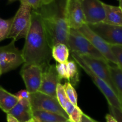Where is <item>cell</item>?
<instances>
[{"mask_svg":"<svg viewBox=\"0 0 122 122\" xmlns=\"http://www.w3.org/2000/svg\"><path fill=\"white\" fill-rule=\"evenodd\" d=\"M51 1V0H47V1H46V2H49V1Z\"/></svg>","mask_w":122,"mask_h":122,"instance_id":"obj_39","label":"cell"},{"mask_svg":"<svg viewBox=\"0 0 122 122\" xmlns=\"http://www.w3.org/2000/svg\"><path fill=\"white\" fill-rule=\"evenodd\" d=\"M67 19L70 29L77 30L86 23L81 0H69Z\"/></svg>","mask_w":122,"mask_h":122,"instance_id":"obj_15","label":"cell"},{"mask_svg":"<svg viewBox=\"0 0 122 122\" xmlns=\"http://www.w3.org/2000/svg\"><path fill=\"white\" fill-rule=\"evenodd\" d=\"M57 72L61 80L66 79L68 80V72L66 62V63H58L56 65Z\"/></svg>","mask_w":122,"mask_h":122,"instance_id":"obj_25","label":"cell"},{"mask_svg":"<svg viewBox=\"0 0 122 122\" xmlns=\"http://www.w3.org/2000/svg\"><path fill=\"white\" fill-rule=\"evenodd\" d=\"M2 75V73H1V70H0V77H1V75Z\"/></svg>","mask_w":122,"mask_h":122,"instance_id":"obj_37","label":"cell"},{"mask_svg":"<svg viewBox=\"0 0 122 122\" xmlns=\"http://www.w3.org/2000/svg\"><path fill=\"white\" fill-rule=\"evenodd\" d=\"M20 1L26 2L32 7V10H37L46 3L47 0H21Z\"/></svg>","mask_w":122,"mask_h":122,"instance_id":"obj_28","label":"cell"},{"mask_svg":"<svg viewBox=\"0 0 122 122\" xmlns=\"http://www.w3.org/2000/svg\"><path fill=\"white\" fill-rule=\"evenodd\" d=\"M85 23L87 25L103 22L106 12L100 0H81Z\"/></svg>","mask_w":122,"mask_h":122,"instance_id":"obj_12","label":"cell"},{"mask_svg":"<svg viewBox=\"0 0 122 122\" xmlns=\"http://www.w3.org/2000/svg\"><path fill=\"white\" fill-rule=\"evenodd\" d=\"M71 122L69 120H67V121H65V122Z\"/></svg>","mask_w":122,"mask_h":122,"instance_id":"obj_36","label":"cell"},{"mask_svg":"<svg viewBox=\"0 0 122 122\" xmlns=\"http://www.w3.org/2000/svg\"><path fill=\"white\" fill-rule=\"evenodd\" d=\"M7 122H19L15 117L9 113H7Z\"/></svg>","mask_w":122,"mask_h":122,"instance_id":"obj_31","label":"cell"},{"mask_svg":"<svg viewBox=\"0 0 122 122\" xmlns=\"http://www.w3.org/2000/svg\"><path fill=\"white\" fill-rule=\"evenodd\" d=\"M19 101L15 94L10 93L0 86V109L8 113Z\"/></svg>","mask_w":122,"mask_h":122,"instance_id":"obj_18","label":"cell"},{"mask_svg":"<svg viewBox=\"0 0 122 122\" xmlns=\"http://www.w3.org/2000/svg\"><path fill=\"white\" fill-rule=\"evenodd\" d=\"M106 17L103 23L122 26V10L120 6H114L104 3Z\"/></svg>","mask_w":122,"mask_h":122,"instance_id":"obj_17","label":"cell"},{"mask_svg":"<svg viewBox=\"0 0 122 122\" xmlns=\"http://www.w3.org/2000/svg\"><path fill=\"white\" fill-rule=\"evenodd\" d=\"M110 71L117 95L122 105V69L119 66L110 64Z\"/></svg>","mask_w":122,"mask_h":122,"instance_id":"obj_21","label":"cell"},{"mask_svg":"<svg viewBox=\"0 0 122 122\" xmlns=\"http://www.w3.org/2000/svg\"><path fill=\"white\" fill-rule=\"evenodd\" d=\"M32 8L24 1H20V6L13 17L10 32L8 38L17 41L25 38L31 25Z\"/></svg>","mask_w":122,"mask_h":122,"instance_id":"obj_3","label":"cell"},{"mask_svg":"<svg viewBox=\"0 0 122 122\" xmlns=\"http://www.w3.org/2000/svg\"><path fill=\"white\" fill-rule=\"evenodd\" d=\"M110 114H112L118 122H122V109L117 108L111 105H108Z\"/></svg>","mask_w":122,"mask_h":122,"instance_id":"obj_27","label":"cell"},{"mask_svg":"<svg viewBox=\"0 0 122 122\" xmlns=\"http://www.w3.org/2000/svg\"><path fill=\"white\" fill-rule=\"evenodd\" d=\"M61 79L55 65H49L43 69L42 81L39 92L57 98L56 91Z\"/></svg>","mask_w":122,"mask_h":122,"instance_id":"obj_13","label":"cell"},{"mask_svg":"<svg viewBox=\"0 0 122 122\" xmlns=\"http://www.w3.org/2000/svg\"><path fill=\"white\" fill-rule=\"evenodd\" d=\"M81 122H94V120L91 117L88 116L86 114L83 113V115H82Z\"/></svg>","mask_w":122,"mask_h":122,"instance_id":"obj_30","label":"cell"},{"mask_svg":"<svg viewBox=\"0 0 122 122\" xmlns=\"http://www.w3.org/2000/svg\"><path fill=\"white\" fill-rule=\"evenodd\" d=\"M119 6H120V7L122 10V0H119Z\"/></svg>","mask_w":122,"mask_h":122,"instance_id":"obj_33","label":"cell"},{"mask_svg":"<svg viewBox=\"0 0 122 122\" xmlns=\"http://www.w3.org/2000/svg\"><path fill=\"white\" fill-rule=\"evenodd\" d=\"M30 102L32 111H48L61 115L69 119V116L58 102L57 98L38 91L30 93Z\"/></svg>","mask_w":122,"mask_h":122,"instance_id":"obj_6","label":"cell"},{"mask_svg":"<svg viewBox=\"0 0 122 122\" xmlns=\"http://www.w3.org/2000/svg\"><path fill=\"white\" fill-rule=\"evenodd\" d=\"M67 46L70 52L75 53L81 56H86L106 60L92 43L76 29H70Z\"/></svg>","mask_w":122,"mask_h":122,"instance_id":"obj_4","label":"cell"},{"mask_svg":"<svg viewBox=\"0 0 122 122\" xmlns=\"http://www.w3.org/2000/svg\"><path fill=\"white\" fill-rule=\"evenodd\" d=\"M70 50L67 45L57 43L52 47V56L58 63H66L68 61Z\"/></svg>","mask_w":122,"mask_h":122,"instance_id":"obj_20","label":"cell"},{"mask_svg":"<svg viewBox=\"0 0 122 122\" xmlns=\"http://www.w3.org/2000/svg\"><path fill=\"white\" fill-rule=\"evenodd\" d=\"M71 54L76 63L79 65L86 72V74L92 79L93 82L95 84L98 88L104 95L106 99L108 101V105H111V106L117 108L122 109V103L119 97L114 92V91L111 88L110 86L107 83L105 82L104 80H102L97 75H95L93 72L88 67V66L83 62V60L80 57L79 55L73 52H71Z\"/></svg>","mask_w":122,"mask_h":122,"instance_id":"obj_5","label":"cell"},{"mask_svg":"<svg viewBox=\"0 0 122 122\" xmlns=\"http://www.w3.org/2000/svg\"><path fill=\"white\" fill-rule=\"evenodd\" d=\"M24 63L40 66L43 69L50 64L52 47L43 21L37 11L32 10L31 25L21 50Z\"/></svg>","mask_w":122,"mask_h":122,"instance_id":"obj_1","label":"cell"},{"mask_svg":"<svg viewBox=\"0 0 122 122\" xmlns=\"http://www.w3.org/2000/svg\"><path fill=\"white\" fill-rule=\"evenodd\" d=\"M69 0H51L35 10L40 14L50 44L57 43L67 45L70 27L67 19Z\"/></svg>","mask_w":122,"mask_h":122,"instance_id":"obj_2","label":"cell"},{"mask_svg":"<svg viewBox=\"0 0 122 122\" xmlns=\"http://www.w3.org/2000/svg\"><path fill=\"white\" fill-rule=\"evenodd\" d=\"M106 120L107 122H118L117 120L110 114H107L106 116Z\"/></svg>","mask_w":122,"mask_h":122,"instance_id":"obj_32","label":"cell"},{"mask_svg":"<svg viewBox=\"0 0 122 122\" xmlns=\"http://www.w3.org/2000/svg\"><path fill=\"white\" fill-rule=\"evenodd\" d=\"M77 31L84 35L93 45L101 53L108 62L117 65L118 63L114 56L111 45L106 43L101 37L94 32L87 24H84Z\"/></svg>","mask_w":122,"mask_h":122,"instance_id":"obj_8","label":"cell"},{"mask_svg":"<svg viewBox=\"0 0 122 122\" xmlns=\"http://www.w3.org/2000/svg\"><path fill=\"white\" fill-rule=\"evenodd\" d=\"M8 3H11V2H15V1H17V0H8ZM19 1H21V0H19Z\"/></svg>","mask_w":122,"mask_h":122,"instance_id":"obj_34","label":"cell"},{"mask_svg":"<svg viewBox=\"0 0 122 122\" xmlns=\"http://www.w3.org/2000/svg\"><path fill=\"white\" fill-rule=\"evenodd\" d=\"M94 122H98V121L95 120H94Z\"/></svg>","mask_w":122,"mask_h":122,"instance_id":"obj_38","label":"cell"},{"mask_svg":"<svg viewBox=\"0 0 122 122\" xmlns=\"http://www.w3.org/2000/svg\"><path fill=\"white\" fill-rule=\"evenodd\" d=\"M64 91L69 100L73 105L77 106V95L75 89L70 83L66 82L63 85Z\"/></svg>","mask_w":122,"mask_h":122,"instance_id":"obj_24","label":"cell"},{"mask_svg":"<svg viewBox=\"0 0 122 122\" xmlns=\"http://www.w3.org/2000/svg\"><path fill=\"white\" fill-rule=\"evenodd\" d=\"M68 72V81L73 86H76L79 81V74L76 62L67 61L66 62Z\"/></svg>","mask_w":122,"mask_h":122,"instance_id":"obj_22","label":"cell"},{"mask_svg":"<svg viewBox=\"0 0 122 122\" xmlns=\"http://www.w3.org/2000/svg\"><path fill=\"white\" fill-rule=\"evenodd\" d=\"M43 68L35 64L24 63L20 75L26 85V89L30 93L39 91L42 77Z\"/></svg>","mask_w":122,"mask_h":122,"instance_id":"obj_10","label":"cell"},{"mask_svg":"<svg viewBox=\"0 0 122 122\" xmlns=\"http://www.w3.org/2000/svg\"><path fill=\"white\" fill-rule=\"evenodd\" d=\"M13 17L9 19H4L0 17V42L8 38Z\"/></svg>","mask_w":122,"mask_h":122,"instance_id":"obj_23","label":"cell"},{"mask_svg":"<svg viewBox=\"0 0 122 122\" xmlns=\"http://www.w3.org/2000/svg\"><path fill=\"white\" fill-rule=\"evenodd\" d=\"M19 100H30V93L27 89H22L15 94Z\"/></svg>","mask_w":122,"mask_h":122,"instance_id":"obj_29","label":"cell"},{"mask_svg":"<svg viewBox=\"0 0 122 122\" xmlns=\"http://www.w3.org/2000/svg\"><path fill=\"white\" fill-rule=\"evenodd\" d=\"M14 39L8 45L0 47V70L1 73L9 72L24 63L22 53L15 47Z\"/></svg>","mask_w":122,"mask_h":122,"instance_id":"obj_7","label":"cell"},{"mask_svg":"<svg viewBox=\"0 0 122 122\" xmlns=\"http://www.w3.org/2000/svg\"><path fill=\"white\" fill-rule=\"evenodd\" d=\"M88 25L108 44L122 46V26L103 22Z\"/></svg>","mask_w":122,"mask_h":122,"instance_id":"obj_9","label":"cell"},{"mask_svg":"<svg viewBox=\"0 0 122 122\" xmlns=\"http://www.w3.org/2000/svg\"><path fill=\"white\" fill-rule=\"evenodd\" d=\"M35 122V121L33 119V118H32V119L29 120V121H27V122Z\"/></svg>","mask_w":122,"mask_h":122,"instance_id":"obj_35","label":"cell"},{"mask_svg":"<svg viewBox=\"0 0 122 122\" xmlns=\"http://www.w3.org/2000/svg\"><path fill=\"white\" fill-rule=\"evenodd\" d=\"M32 118L35 122H63L69 120L61 115L45 111H33Z\"/></svg>","mask_w":122,"mask_h":122,"instance_id":"obj_19","label":"cell"},{"mask_svg":"<svg viewBox=\"0 0 122 122\" xmlns=\"http://www.w3.org/2000/svg\"><path fill=\"white\" fill-rule=\"evenodd\" d=\"M17 119L19 122H26L32 118L30 102L27 100H19L16 105L8 112Z\"/></svg>","mask_w":122,"mask_h":122,"instance_id":"obj_16","label":"cell"},{"mask_svg":"<svg viewBox=\"0 0 122 122\" xmlns=\"http://www.w3.org/2000/svg\"><path fill=\"white\" fill-rule=\"evenodd\" d=\"M79 56L88 66V67L93 72L100 78L104 80L105 82L107 83L117 95L116 89L113 83L111 76L109 62L106 60L102 59H98L86 56H81V55Z\"/></svg>","mask_w":122,"mask_h":122,"instance_id":"obj_11","label":"cell"},{"mask_svg":"<svg viewBox=\"0 0 122 122\" xmlns=\"http://www.w3.org/2000/svg\"><path fill=\"white\" fill-rule=\"evenodd\" d=\"M111 49L117 61V66H119L122 69V46L111 45Z\"/></svg>","mask_w":122,"mask_h":122,"instance_id":"obj_26","label":"cell"},{"mask_svg":"<svg viewBox=\"0 0 122 122\" xmlns=\"http://www.w3.org/2000/svg\"><path fill=\"white\" fill-rule=\"evenodd\" d=\"M56 94L58 102L69 116V120L71 122H81L83 112L78 106L73 105L69 100L63 85L61 83L57 86Z\"/></svg>","mask_w":122,"mask_h":122,"instance_id":"obj_14","label":"cell"}]
</instances>
